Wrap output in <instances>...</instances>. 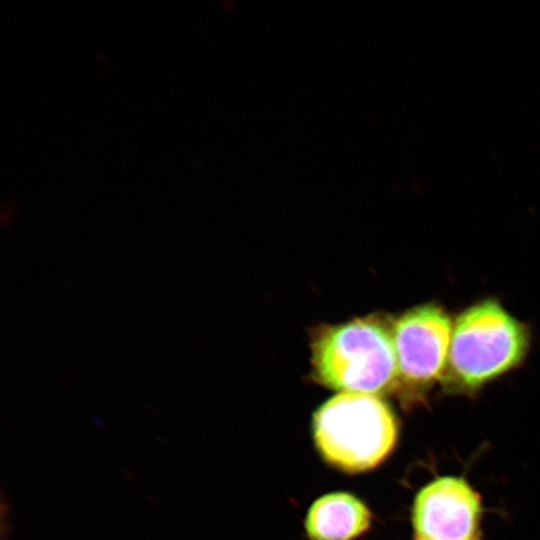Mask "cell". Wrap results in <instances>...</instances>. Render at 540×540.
Masks as SVG:
<instances>
[{"mask_svg": "<svg viewBox=\"0 0 540 540\" xmlns=\"http://www.w3.org/2000/svg\"><path fill=\"white\" fill-rule=\"evenodd\" d=\"M529 346L527 328L495 300L463 311L452 329L448 376L477 388L518 366Z\"/></svg>", "mask_w": 540, "mask_h": 540, "instance_id": "3957f363", "label": "cell"}, {"mask_svg": "<svg viewBox=\"0 0 540 540\" xmlns=\"http://www.w3.org/2000/svg\"><path fill=\"white\" fill-rule=\"evenodd\" d=\"M452 329L449 315L435 304L417 306L402 314L391 331L398 377L407 384L424 387L445 376Z\"/></svg>", "mask_w": 540, "mask_h": 540, "instance_id": "277c9868", "label": "cell"}, {"mask_svg": "<svg viewBox=\"0 0 540 540\" xmlns=\"http://www.w3.org/2000/svg\"><path fill=\"white\" fill-rule=\"evenodd\" d=\"M481 514L479 495L462 478L440 477L416 495V540H474Z\"/></svg>", "mask_w": 540, "mask_h": 540, "instance_id": "5b68a950", "label": "cell"}, {"mask_svg": "<svg viewBox=\"0 0 540 540\" xmlns=\"http://www.w3.org/2000/svg\"><path fill=\"white\" fill-rule=\"evenodd\" d=\"M372 513L357 497L334 492L310 506L305 529L310 540H353L368 530Z\"/></svg>", "mask_w": 540, "mask_h": 540, "instance_id": "8992f818", "label": "cell"}, {"mask_svg": "<svg viewBox=\"0 0 540 540\" xmlns=\"http://www.w3.org/2000/svg\"><path fill=\"white\" fill-rule=\"evenodd\" d=\"M312 365L321 384L341 393L377 395L398 378L392 333L369 319L323 330L313 343Z\"/></svg>", "mask_w": 540, "mask_h": 540, "instance_id": "7a4b0ae2", "label": "cell"}, {"mask_svg": "<svg viewBox=\"0 0 540 540\" xmlns=\"http://www.w3.org/2000/svg\"><path fill=\"white\" fill-rule=\"evenodd\" d=\"M313 438L321 456L346 472L380 464L397 440V421L378 395L339 393L314 413Z\"/></svg>", "mask_w": 540, "mask_h": 540, "instance_id": "6da1fadb", "label": "cell"}, {"mask_svg": "<svg viewBox=\"0 0 540 540\" xmlns=\"http://www.w3.org/2000/svg\"><path fill=\"white\" fill-rule=\"evenodd\" d=\"M474 540H476V539H474Z\"/></svg>", "mask_w": 540, "mask_h": 540, "instance_id": "52a82bcc", "label": "cell"}]
</instances>
